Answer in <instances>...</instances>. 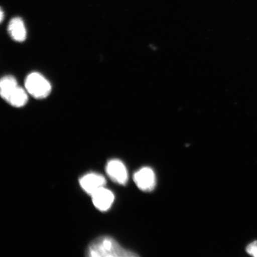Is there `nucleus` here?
Here are the masks:
<instances>
[{
  "label": "nucleus",
  "mask_w": 257,
  "mask_h": 257,
  "mask_svg": "<svg viewBox=\"0 0 257 257\" xmlns=\"http://www.w3.org/2000/svg\"><path fill=\"white\" fill-rule=\"evenodd\" d=\"M86 255L92 257H135L137 253L123 248L116 240L109 236H101L90 244Z\"/></svg>",
  "instance_id": "1"
},
{
  "label": "nucleus",
  "mask_w": 257,
  "mask_h": 257,
  "mask_svg": "<svg viewBox=\"0 0 257 257\" xmlns=\"http://www.w3.org/2000/svg\"><path fill=\"white\" fill-rule=\"evenodd\" d=\"M25 88L30 94L37 99H43L49 95L51 86L49 82L38 73H32L25 80Z\"/></svg>",
  "instance_id": "2"
},
{
  "label": "nucleus",
  "mask_w": 257,
  "mask_h": 257,
  "mask_svg": "<svg viewBox=\"0 0 257 257\" xmlns=\"http://www.w3.org/2000/svg\"><path fill=\"white\" fill-rule=\"evenodd\" d=\"M134 180L138 188L143 191H152L156 185V175L152 169L143 168L134 175Z\"/></svg>",
  "instance_id": "3"
},
{
  "label": "nucleus",
  "mask_w": 257,
  "mask_h": 257,
  "mask_svg": "<svg viewBox=\"0 0 257 257\" xmlns=\"http://www.w3.org/2000/svg\"><path fill=\"white\" fill-rule=\"evenodd\" d=\"M106 173L112 181L120 185H125L128 180L126 166L119 160L109 161L105 168Z\"/></svg>",
  "instance_id": "4"
},
{
  "label": "nucleus",
  "mask_w": 257,
  "mask_h": 257,
  "mask_svg": "<svg viewBox=\"0 0 257 257\" xmlns=\"http://www.w3.org/2000/svg\"><path fill=\"white\" fill-rule=\"evenodd\" d=\"M79 184L83 190L89 195H92L104 187L106 184L104 177L96 173H89L79 179Z\"/></svg>",
  "instance_id": "5"
},
{
  "label": "nucleus",
  "mask_w": 257,
  "mask_h": 257,
  "mask_svg": "<svg viewBox=\"0 0 257 257\" xmlns=\"http://www.w3.org/2000/svg\"><path fill=\"white\" fill-rule=\"evenodd\" d=\"M91 196L94 206L101 211H107L114 201L113 193L104 187L99 189Z\"/></svg>",
  "instance_id": "6"
},
{
  "label": "nucleus",
  "mask_w": 257,
  "mask_h": 257,
  "mask_svg": "<svg viewBox=\"0 0 257 257\" xmlns=\"http://www.w3.org/2000/svg\"><path fill=\"white\" fill-rule=\"evenodd\" d=\"M8 31L11 37L17 42H24L27 38V30L24 22L19 18L13 19L10 22Z\"/></svg>",
  "instance_id": "7"
},
{
  "label": "nucleus",
  "mask_w": 257,
  "mask_h": 257,
  "mask_svg": "<svg viewBox=\"0 0 257 257\" xmlns=\"http://www.w3.org/2000/svg\"><path fill=\"white\" fill-rule=\"evenodd\" d=\"M18 86L17 81L14 77L7 76L3 78L0 82L2 97L7 101L10 95L17 88Z\"/></svg>",
  "instance_id": "8"
},
{
  "label": "nucleus",
  "mask_w": 257,
  "mask_h": 257,
  "mask_svg": "<svg viewBox=\"0 0 257 257\" xmlns=\"http://www.w3.org/2000/svg\"><path fill=\"white\" fill-rule=\"evenodd\" d=\"M28 95L25 90L18 86L12 94L10 95L7 101L15 107H23L28 102Z\"/></svg>",
  "instance_id": "9"
},
{
  "label": "nucleus",
  "mask_w": 257,
  "mask_h": 257,
  "mask_svg": "<svg viewBox=\"0 0 257 257\" xmlns=\"http://www.w3.org/2000/svg\"><path fill=\"white\" fill-rule=\"evenodd\" d=\"M246 250L249 255L257 257V240L249 244L246 247Z\"/></svg>",
  "instance_id": "10"
},
{
  "label": "nucleus",
  "mask_w": 257,
  "mask_h": 257,
  "mask_svg": "<svg viewBox=\"0 0 257 257\" xmlns=\"http://www.w3.org/2000/svg\"><path fill=\"white\" fill-rule=\"evenodd\" d=\"M3 16H4V14H3V10H1V22L3 20Z\"/></svg>",
  "instance_id": "11"
}]
</instances>
